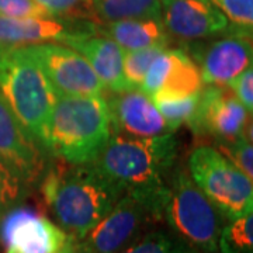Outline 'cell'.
<instances>
[{
	"label": "cell",
	"instance_id": "obj_1",
	"mask_svg": "<svg viewBox=\"0 0 253 253\" xmlns=\"http://www.w3.org/2000/svg\"><path fill=\"white\" fill-rule=\"evenodd\" d=\"M40 189L58 225L75 239L86 235L126 194L96 163L52 166Z\"/></svg>",
	"mask_w": 253,
	"mask_h": 253
},
{
	"label": "cell",
	"instance_id": "obj_2",
	"mask_svg": "<svg viewBox=\"0 0 253 253\" xmlns=\"http://www.w3.org/2000/svg\"><path fill=\"white\" fill-rule=\"evenodd\" d=\"M177 149L179 139L174 132L135 138L113 131L94 163L126 193L149 204L162 221L168 181L174 169Z\"/></svg>",
	"mask_w": 253,
	"mask_h": 253
},
{
	"label": "cell",
	"instance_id": "obj_3",
	"mask_svg": "<svg viewBox=\"0 0 253 253\" xmlns=\"http://www.w3.org/2000/svg\"><path fill=\"white\" fill-rule=\"evenodd\" d=\"M111 134L107 99L103 96H59L46 126L42 148L63 163H94Z\"/></svg>",
	"mask_w": 253,
	"mask_h": 253
},
{
	"label": "cell",
	"instance_id": "obj_4",
	"mask_svg": "<svg viewBox=\"0 0 253 253\" xmlns=\"http://www.w3.org/2000/svg\"><path fill=\"white\" fill-rule=\"evenodd\" d=\"M0 96L23 128L42 146L59 94L23 45H0Z\"/></svg>",
	"mask_w": 253,
	"mask_h": 253
},
{
	"label": "cell",
	"instance_id": "obj_5",
	"mask_svg": "<svg viewBox=\"0 0 253 253\" xmlns=\"http://www.w3.org/2000/svg\"><path fill=\"white\" fill-rule=\"evenodd\" d=\"M224 219L189 172L174 168L168 181L162 221L181 239L206 253H218Z\"/></svg>",
	"mask_w": 253,
	"mask_h": 253
},
{
	"label": "cell",
	"instance_id": "obj_6",
	"mask_svg": "<svg viewBox=\"0 0 253 253\" xmlns=\"http://www.w3.org/2000/svg\"><path fill=\"white\" fill-rule=\"evenodd\" d=\"M187 172L226 221L253 212V181L219 149L201 145L193 149Z\"/></svg>",
	"mask_w": 253,
	"mask_h": 253
},
{
	"label": "cell",
	"instance_id": "obj_7",
	"mask_svg": "<svg viewBox=\"0 0 253 253\" xmlns=\"http://www.w3.org/2000/svg\"><path fill=\"white\" fill-rule=\"evenodd\" d=\"M155 222H161V218L154 208L126 193L86 235L75 239L76 252L120 253Z\"/></svg>",
	"mask_w": 253,
	"mask_h": 253
},
{
	"label": "cell",
	"instance_id": "obj_8",
	"mask_svg": "<svg viewBox=\"0 0 253 253\" xmlns=\"http://www.w3.org/2000/svg\"><path fill=\"white\" fill-rule=\"evenodd\" d=\"M59 96H103L104 86L79 52L58 42L23 45Z\"/></svg>",
	"mask_w": 253,
	"mask_h": 253
},
{
	"label": "cell",
	"instance_id": "obj_9",
	"mask_svg": "<svg viewBox=\"0 0 253 253\" xmlns=\"http://www.w3.org/2000/svg\"><path fill=\"white\" fill-rule=\"evenodd\" d=\"M249 111L241 104L228 86H204L197 110L187 123L196 135L214 138L218 142L232 141L252 131Z\"/></svg>",
	"mask_w": 253,
	"mask_h": 253
},
{
	"label": "cell",
	"instance_id": "obj_10",
	"mask_svg": "<svg viewBox=\"0 0 253 253\" xmlns=\"http://www.w3.org/2000/svg\"><path fill=\"white\" fill-rule=\"evenodd\" d=\"M71 238L49 218L23 206L13 208L0 221L3 253H58Z\"/></svg>",
	"mask_w": 253,
	"mask_h": 253
},
{
	"label": "cell",
	"instance_id": "obj_11",
	"mask_svg": "<svg viewBox=\"0 0 253 253\" xmlns=\"http://www.w3.org/2000/svg\"><path fill=\"white\" fill-rule=\"evenodd\" d=\"M190 44V54L197 61L204 84L228 86L236 76L252 68V36L226 30V36L214 41Z\"/></svg>",
	"mask_w": 253,
	"mask_h": 253
},
{
	"label": "cell",
	"instance_id": "obj_12",
	"mask_svg": "<svg viewBox=\"0 0 253 253\" xmlns=\"http://www.w3.org/2000/svg\"><path fill=\"white\" fill-rule=\"evenodd\" d=\"M96 33V23L73 17H0V45L58 42L68 45L76 38Z\"/></svg>",
	"mask_w": 253,
	"mask_h": 253
},
{
	"label": "cell",
	"instance_id": "obj_13",
	"mask_svg": "<svg viewBox=\"0 0 253 253\" xmlns=\"http://www.w3.org/2000/svg\"><path fill=\"white\" fill-rule=\"evenodd\" d=\"M161 18L169 36L189 42L225 34L229 27L211 0H161Z\"/></svg>",
	"mask_w": 253,
	"mask_h": 253
},
{
	"label": "cell",
	"instance_id": "obj_14",
	"mask_svg": "<svg viewBox=\"0 0 253 253\" xmlns=\"http://www.w3.org/2000/svg\"><path fill=\"white\" fill-rule=\"evenodd\" d=\"M44 148L28 134L0 96V159L16 169L28 186L45 173Z\"/></svg>",
	"mask_w": 253,
	"mask_h": 253
},
{
	"label": "cell",
	"instance_id": "obj_15",
	"mask_svg": "<svg viewBox=\"0 0 253 253\" xmlns=\"http://www.w3.org/2000/svg\"><path fill=\"white\" fill-rule=\"evenodd\" d=\"M203 76L191 55L180 48H165L148 69L139 90L146 96L155 93L197 94L204 87Z\"/></svg>",
	"mask_w": 253,
	"mask_h": 253
},
{
	"label": "cell",
	"instance_id": "obj_16",
	"mask_svg": "<svg viewBox=\"0 0 253 253\" xmlns=\"http://www.w3.org/2000/svg\"><path fill=\"white\" fill-rule=\"evenodd\" d=\"M113 131L135 138L172 134L152 99L139 89L116 93L107 100Z\"/></svg>",
	"mask_w": 253,
	"mask_h": 253
},
{
	"label": "cell",
	"instance_id": "obj_17",
	"mask_svg": "<svg viewBox=\"0 0 253 253\" xmlns=\"http://www.w3.org/2000/svg\"><path fill=\"white\" fill-rule=\"evenodd\" d=\"M66 46L79 52L89 62L103 86L111 93L131 90L123 71L124 49L111 38L96 31L90 36L73 40Z\"/></svg>",
	"mask_w": 253,
	"mask_h": 253
},
{
	"label": "cell",
	"instance_id": "obj_18",
	"mask_svg": "<svg viewBox=\"0 0 253 253\" xmlns=\"http://www.w3.org/2000/svg\"><path fill=\"white\" fill-rule=\"evenodd\" d=\"M99 34L109 37L124 51L169 46L170 38L162 18H128L96 24Z\"/></svg>",
	"mask_w": 253,
	"mask_h": 253
},
{
	"label": "cell",
	"instance_id": "obj_19",
	"mask_svg": "<svg viewBox=\"0 0 253 253\" xmlns=\"http://www.w3.org/2000/svg\"><path fill=\"white\" fill-rule=\"evenodd\" d=\"M89 9L101 23L161 18V0H89Z\"/></svg>",
	"mask_w": 253,
	"mask_h": 253
},
{
	"label": "cell",
	"instance_id": "obj_20",
	"mask_svg": "<svg viewBox=\"0 0 253 253\" xmlns=\"http://www.w3.org/2000/svg\"><path fill=\"white\" fill-rule=\"evenodd\" d=\"M120 253H206L181 239L173 231L152 229L144 232L139 238Z\"/></svg>",
	"mask_w": 253,
	"mask_h": 253
},
{
	"label": "cell",
	"instance_id": "obj_21",
	"mask_svg": "<svg viewBox=\"0 0 253 253\" xmlns=\"http://www.w3.org/2000/svg\"><path fill=\"white\" fill-rule=\"evenodd\" d=\"M201 93V91H200ZM200 93L197 94H169L155 93L151 99L165 118L170 132H176L183 124H187L193 118L199 106Z\"/></svg>",
	"mask_w": 253,
	"mask_h": 253
},
{
	"label": "cell",
	"instance_id": "obj_22",
	"mask_svg": "<svg viewBox=\"0 0 253 253\" xmlns=\"http://www.w3.org/2000/svg\"><path fill=\"white\" fill-rule=\"evenodd\" d=\"M218 252L253 253V215L252 212L226 221L218 241Z\"/></svg>",
	"mask_w": 253,
	"mask_h": 253
},
{
	"label": "cell",
	"instance_id": "obj_23",
	"mask_svg": "<svg viewBox=\"0 0 253 253\" xmlns=\"http://www.w3.org/2000/svg\"><path fill=\"white\" fill-rule=\"evenodd\" d=\"M28 187L17 170L0 159V221L13 208L21 206L28 194Z\"/></svg>",
	"mask_w": 253,
	"mask_h": 253
},
{
	"label": "cell",
	"instance_id": "obj_24",
	"mask_svg": "<svg viewBox=\"0 0 253 253\" xmlns=\"http://www.w3.org/2000/svg\"><path fill=\"white\" fill-rule=\"evenodd\" d=\"M165 48L168 46H152V48H144L136 51H124L123 71H124L126 84L129 86L131 90L139 89L148 69Z\"/></svg>",
	"mask_w": 253,
	"mask_h": 253
},
{
	"label": "cell",
	"instance_id": "obj_25",
	"mask_svg": "<svg viewBox=\"0 0 253 253\" xmlns=\"http://www.w3.org/2000/svg\"><path fill=\"white\" fill-rule=\"evenodd\" d=\"M222 11L229 30L252 36L253 0H211Z\"/></svg>",
	"mask_w": 253,
	"mask_h": 253
},
{
	"label": "cell",
	"instance_id": "obj_26",
	"mask_svg": "<svg viewBox=\"0 0 253 253\" xmlns=\"http://www.w3.org/2000/svg\"><path fill=\"white\" fill-rule=\"evenodd\" d=\"M218 148L226 158L242 172L253 179V146L252 131L238 136L232 141L218 142Z\"/></svg>",
	"mask_w": 253,
	"mask_h": 253
},
{
	"label": "cell",
	"instance_id": "obj_27",
	"mask_svg": "<svg viewBox=\"0 0 253 253\" xmlns=\"http://www.w3.org/2000/svg\"><path fill=\"white\" fill-rule=\"evenodd\" d=\"M51 16L36 0H0V17L31 18Z\"/></svg>",
	"mask_w": 253,
	"mask_h": 253
},
{
	"label": "cell",
	"instance_id": "obj_28",
	"mask_svg": "<svg viewBox=\"0 0 253 253\" xmlns=\"http://www.w3.org/2000/svg\"><path fill=\"white\" fill-rule=\"evenodd\" d=\"M44 9L56 17H81L82 7L89 9V0H36ZM90 10V9H89Z\"/></svg>",
	"mask_w": 253,
	"mask_h": 253
},
{
	"label": "cell",
	"instance_id": "obj_29",
	"mask_svg": "<svg viewBox=\"0 0 253 253\" xmlns=\"http://www.w3.org/2000/svg\"><path fill=\"white\" fill-rule=\"evenodd\" d=\"M228 87L234 93L241 104L252 114L253 110V71L252 68L246 69L234 81L229 82Z\"/></svg>",
	"mask_w": 253,
	"mask_h": 253
},
{
	"label": "cell",
	"instance_id": "obj_30",
	"mask_svg": "<svg viewBox=\"0 0 253 253\" xmlns=\"http://www.w3.org/2000/svg\"><path fill=\"white\" fill-rule=\"evenodd\" d=\"M58 253H78L76 252V248H75V238H71V241L68 242V245L63 248L62 251L61 252H58Z\"/></svg>",
	"mask_w": 253,
	"mask_h": 253
}]
</instances>
